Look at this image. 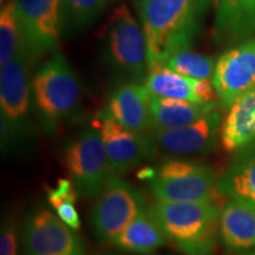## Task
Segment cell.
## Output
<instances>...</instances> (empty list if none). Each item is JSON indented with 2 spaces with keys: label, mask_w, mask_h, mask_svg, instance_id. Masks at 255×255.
<instances>
[{
  "label": "cell",
  "mask_w": 255,
  "mask_h": 255,
  "mask_svg": "<svg viewBox=\"0 0 255 255\" xmlns=\"http://www.w3.org/2000/svg\"><path fill=\"white\" fill-rule=\"evenodd\" d=\"M212 0H138L149 71L190 49Z\"/></svg>",
  "instance_id": "obj_1"
},
{
  "label": "cell",
  "mask_w": 255,
  "mask_h": 255,
  "mask_svg": "<svg viewBox=\"0 0 255 255\" xmlns=\"http://www.w3.org/2000/svg\"><path fill=\"white\" fill-rule=\"evenodd\" d=\"M149 210L184 255H215L221 209L215 202L156 201Z\"/></svg>",
  "instance_id": "obj_2"
},
{
  "label": "cell",
  "mask_w": 255,
  "mask_h": 255,
  "mask_svg": "<svg viewBox=\"0 0 255 255\" xmlns=\"http://www.w3.org/2000/svg\"><path fill=\"white\" fill-rule=\"evenodd\" d=\"M33 58L21 46L13 59L1 66L0 73V137L2 151L23 144L31 132L30 110Z\"/></svg>",
  "instance_id": "obj_3"
},
{
  "label": "cell",
  "mask_w": 255,
  "mask_h": 255,
  "mask_svg": "<svg viewBox=\"0 0 255 255\" xmlns=\"http://www.w3.org/2000/svg\"><path fill=\"white\" fill-rule=\"evenodd\" d=\"M32 95L41 126L50 135L76 114L81 103V84L63 55L56 53L34 75Z\"/></svg>",
  "instance_id": "obj_4"
},
{
  "label": "cell",
  "mask_w": 255,
  "mask_h": 255,
  "mask_svg": "<svg viewBox=\"0 0 255 255\" xmlns=\"http://www.w3.org/2000/svg\"><path fill=\"white\" fill-rule=\"evenodd\" d=\"M218 174L208 165L168 158L151 174L150 190L157 201L215 202L220 195Z\"/></svg>",
  "instance_id": "obj_5"
},
{
  "label": "cell",
  "mask_w": 255,
  "mask_h": 255,
  "mask_svg": "<svg viewBox=\"0 0 255 255\" xmlns=\"http://www.w3.org/2000/svg\"><path fill=\"white\" fill-rule=\"evenodd\" d=\"M145 209L141 191L113 173L92 206V232L98 240L111 242Z\"/></svg>",
  "instance_id": "obj_6"
},
{
  "label": "cell",
  "mask_w": 255,
  "mask_h": 255,
  "mask_svg": "<svg viewBox=\"0 0 255 255\" xmlns=\"http://www.w3.org/2000/svg\"><path fill=\"white\" fill-rule=\"evenodd\" d=\"M105 56L111 68L130 82L141 81L149 70L144 31L127 6L115 8L108 21Z\"/></svg>",
  "instance_id": "obj_7"
},
{
  "label": "cell",
  "mask_w": 255,
  "mask_h": 255,
  "mask_svg": "<svg viewBox=\"0 0 255 255\" xmlns=\"http://www.w3.org/2000/svg\"><path fill=\"white\" fill-rule=\"evenodd\" d=\"M64 161L70 180L83 197L97 196L115 173L95 127L82 130L66 142Z\"/></svg>",
  "instance_id": "obj_8"
},
{
  "label": "cell",
  "mask_w": 255,
  "mask_h": 255,
  "mask_svg": "<svg viewBox=\"0 0 255 255\" xmlns=\"http://www.w3.org/2000/svg\"><path fill=\"white\" fill-rule=\"evenodd\" d=\"M24 255H85L84 242L70 227L46 208L32 210L21 229Z\"/></svg>",
  "instance_id": "obj_9"
},
{
  "label": "cell",
  "mask_w": 255,
  "mask_h": 255,
  "mask_svg": "<svg viewBox=\"0 0 255 255\" xmlns=\"http://www.w3.org/2000/svg\"><path fill=\"white\" fill-rule=\"evenodd\" d=\"M94 127L101 135L110 165L116 174H124L138 167L158 151L150 132L127 129L114 119L107 108L96 115Z\"/></svg>",
  "instance_id": "obj_10"
},
{
  "label": "cell",
  "mask_w": 255,
  "mask_h": 255,
  "mask_svg": "<svg viewBox=\"0 0 255 255\" xmlns=\"http://www.w3.org/2000/svg\"><path fill=\"white\" fill-rule=\"evenodd\" d=\"M24 46L34 60L55 50L62 28L60 0H15Z\"/></svg>",
  "instance_id": "obj_11"
},
{
  "label": "cell",
  "mask_w": 255,
  "mask_h": 255,
  "mask_svg": "<svg viewBox=\"0 0 255 255\" xmlns=\"http://www.w3.org/2000/svg\"><path fill=\"white\" fill-rule=\"evenodd\" d=\"M212 82L223 109L255 89V36L220 57Z\"/></svg>",
  "instance_id": "obj_12"
},
{
  "label": "cell",
  "mask_w": 255,
  "mask_h": 255,
  "mask_svg": "<svg viewBox=\"0 0 255 255\" xmlns=\"http://www.w3.org/2000/svg\"><path fill=\"white\" fill-rule=\"evenodd\" d=\"M221 126V114L213 110L189 126L175 129L151 130L150 136L157 150L170 155L205 154L215 148Z\"/></svg>",
  "instance_id": "obj_13"
},
{
  "label": "cell",
  "mask_w": 255,
  "mask_h": 255,
  "mask_svg": "<svg viewBox=\"0 0 255 255\" xmlns=\"http://www.w3.org/2000/svg\"><path fill=\"white\" fill-rule=\"evenodd\" d=\"M144 85L151 97L156 98H171L193 103H208L218 98L210 79L187 77L167 66L150 70Z\"/></svg>",
  "instance_id": "obj_14"
},
{
  "label": "cell",
  "mask_w": 255,
  "mask_h": 255,
  "mask_svg": "<svg viewBox=\"0 0 255 255\" xmlns=\"http://www.w3.org/2000/svg\"><path fill=\"white\" fill-rule=\"evenodd\" d=\"M150 101L151 96L145 85L129 82L113 92L107 109L127 129L149 133L152 130Z\"/></svg>",
  "instance_id": "obj_15"
},
{
  "label": "cell",
  "mask_w": 255,
  "mask_h": 255,
  "mask_svg": "<svg viewBox=\"0 0 255 255\" xmlns=\"http://www.w3.org/2000/svg\"><path fill=\"white\" fill-rule=\"evenodd\" d=\"M220 195L255 210V141L242 149L219 178Z\"/></svg>",
  "instance_id": "obj_16"
},
{
  "label": "cell",
  "mask_w": 255,
  "mask_h": 255,
  "mask_svg": "<svg viewBox=\"0 0 255 255\" xmlns=\"http://www.w3.org/2000/svg\"><path fill=\"white\" fill-rule=\"evenodd\" d=\"M215 33L222 43L255 36V0H215Z\"/></svg>",
  "instance_id": "obj_17"
},
{
  "label": "cell",
  "mask_w": 255,
  "mask_h": 255,
  "mask_svg": "<svg viewBox=\"0 0 255 255\" xmlns=\"http://www.w3.org/2000/svg\"><path fill=\"white\" fill-rule=\"evenodd\" d=\"M226 151L242 150L255 141V89L241 96L228 108L220 131Z\"/></svg>",
  "instance_id": "obj_18"
},
{
  "label": "cell",
  "mask_w": 255,
  "mask_h": 255,
  "mask_svg": "<svg viewBox=\"0 0 255 255\" xmlns=\"http://www.w3.org/2000/svg\"><path fill=\"white\" fill-rule=\"evenodd\" d=\"M219 238L231 253L255 248V210L228 200L221 208Z\"/></svg>",
  "instance_id": "obj_19"
},
{
  "label": "cell",
  "mask_w": 255,
  "mask_h": 255,
  "mask_svg": "<svg viewBox=\"0 0 255 255\" xmlns=\"http://www.w3.org/2000/svg\"><path fill=\"white\" fill-rule=\"evenodd\" d=\"M169 239L149 208L139 214L110 242L120 250L149 255L165 246Z\"/></svg>",
  "instance_id": "obj_20"
},
{
  "label": "cell",
  "mask_w": 255,
  "mask_h": 255,
  "mask_svg": "<svg viewBox=\"0 0 255 255\" xmlns=\"http://www.w3.org/2000/svg\"><path fill=\"white\" fill-rule=\"evenodd\" d=\"M216 102L193 103V102L151 97L150 114L152 130L175 129L189 126L201 117L215 110Z\"/></svg>",
  "instance_id": "obj_21"
},
{
  "label": "cell",
  "mask_w": 255,
  "mask_h": 255,
  "mask_svg": "<svg viewBox=\"0 0 255 255\" xmlns=\"http://www.w3.org/2000/svg\"><path fill=\"white\" fill-rule=\"evenodd\" d=\"M24 45L17 13V1L6 0L0 9V66L12 60Z\"/></svg>",
  "instance_id": "obj_22"
},
{
  "label": "cell",
  "mask_w": 255,
  "mask_h": 255,
  "mask_svg": "<svg viewBox=\"0 0 255 255\" xmlns=\"http://www.w3.org/2000/svg\"><path fill=\"white\" fill-rule=\"evenodd\" d=\"M78 191L71 180L62 178L58 180L56 187L47 190V201L50 206L55 209V213L66 225L73 229L81 228V218L76 209V202L78 199Z\"/></svg>",
  "instance_id": "obj_23"
},
{
  "label": "cell",
  "mask_w": 255,
  "mask_h": 255,
  "mask_svg": "<svg viewBox=\"0 0 255 255\" xmlns=\"http://www.w3.org/2000/svg\"><path fill=\"white\" fill-rule=\"evenodd\" d=\"M215 64L210 57L188 49L171 56L164 66L194 79H212Z\"/></svg>",
  "instance_id": "obj_24"
},
{
  "label": "cell",
  "mask_w": 255,
  "mask_h": 255,
  "mask_svg": "<svg viewBox=\"0 0 255 255\" xmlns=\"http://www.w3.org/2000/svg\"><path fill=\"white\" fill-rule=\"evenodd\" d=\"M62 17L75 28L89 27L100 17L108 0H60Z\"/></svg>",
  "instance_id": "obj_25"
},
{
  "label": "cell",
  "mask_w": 255,
  "mask_h": 255,
  "mask_svg": "<svg viewBox=\"0 0 255 255\" xmlns=\"http://www.w3.org/2000/svg\"><path fill=\"white\" fill-rule=\"evenodd\" d=\"M18 233L17 226L12 218L2 220L0 232V255H17Z\"/></svg>",
  "instance_id": "obj_26"
},
{
  "label": "cell",
  "mask_w": 255,
  "mask_h": 255,
  "mask_svg": "<svg viewBox=\"0 0 255 255\" xmlns=\"http://www.w3.org/2000/svg\"><path fill=\"white\" fill-rule=\"evenodd\" d=\"M245 255H255V253H251V254H245Z\"/></svg>",
  "instance_id": "obj_27"
},
{
  "label": "cell",
  "mask_w": 255,
  "mask_h": 255,
  "mask_svg": "<svg viewBox=\"0 0 255 255\" xmlns=\"http://www.w3.org/2000/svg\"><path fill=\"white\" fill-rule=\"evenodd\" d=\"M110 255H117V254H110Z\"/></svg>",
  "instance_id": "obj_28"
}]
</instances>
